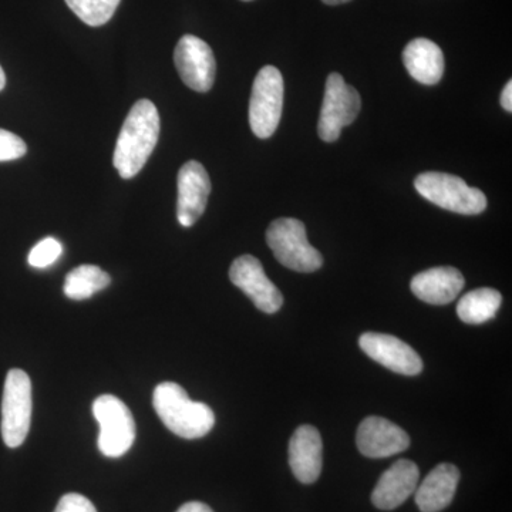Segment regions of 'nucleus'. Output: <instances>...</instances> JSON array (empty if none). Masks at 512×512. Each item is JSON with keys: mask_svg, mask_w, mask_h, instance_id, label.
I'll use <instances>...</instances> for the list:
<instances>
[{"mask_svg": "<svg viewBox=\"0 0 512 512\" xmlns=\"http://www.w3.org/2000/svg\"><path fill=\"white\" fill-rule=\"evenodd\" d=\"M63 255L62 242L56 238H45L30 251L28 262L37 269L49 268Z\"/></svg>", "mask_w": 512, "mask_h": 512, "instance_id": "obj_22", "label": "nucleus"}, {"mask_svg": "<svg viewBox=\"0 0 512 512\" xmlns=\"http://www.w3.org/2000/svg\"><path fill=\"white\" fill-rule=\"evenodd\" d=\"M242 2H251V0H242Z\"/></svg>", "mask_w": 512, "mask_h": 512, "instance_id": "obj_29", "label": "nucleus"}, {"mask_svg": "<svg viewBox=\"0 0 512 512\" xmlns=\"http://www.w3.org/2000/svg\"><path fill=\"white\" fill-rule=\"evenodd\" d=\"M362 101L355 87L345 82L339 73L329 74L325 97L320 110L318 133L326 143L339 140L343 128L359 116Z\"/></svg>", "mask_w": 512, "mask_h": 512, "instance_id": "obj_8", "label": "nucleus"}, {"mask_svg": "<svg viewBox=\"0 0 512 512\" xmlns=\"http://www.w3.org/2000/svg\"><path fill=\"white\" fill-rule=\"evenodd\" d=\"M266 242L279 264L292 271L309 274L322 268V255L309 244L302 221L295 218L275 220L266 231Z\"/></svg>", "mask_w": 512, "mask_h": 512, "instance_id": "obj_4", "label": "nucleus"}, {"mask_svg": "<svg viewBox=\"0 0 512 512\" xmlns=\"http://www.w3.org/2000/svg\"><path fill=\"white\" fill-rule=\"evenodd\" d=\"M229 279L254 302L259 311L276 313L284 305V296L266 276L264 266L255 256L242 255L235 259L229 269Z\"/></svg>", "mask_w": 512, "mask_h": 512, "instance_id": "obj_10", "label": "nucleus"}, {"mask_svg": "<svg viewBox=\"0 0 512 512\" xmlns=\"http://www.w3.org/2000/svg\"><path fill=\"white\" fill-rule=\"evenodd\" d=\"M32 409V382L28 373L9 370L2 399V439L9 448L25 443L32 423Z\"/></svg>", "mask_w": 512, "mask_h": 512, "instance_id": "obj_6", "label": "nucleus"}, {"mask_svg": "<svg viewBox=\"0 0 512 512\" xmlns=\"http://www.w3.org/2000/svg\"><path fill=\"white\" fill-rule=\"evenodd\" d=\"M419 467L410 460H399L384 471L372 494V503L383 511L400 507L416 491Z\"/></svg>", "mask_w": 512, "mask_h": 512, "instance_id": "obj_15", "label": "nucleus"}, {"mask_svg": "<svg viewBox=\"0 0 512 512\" xmlns=\"http://www.w3.org/2000/svg\"><path fill=\"white\" fill-rule=\"evenodd\" d=\"M501 106H503L504 110H507L508 113L512 111V82L507 83V86L504 87L503 94H501Z\"/></svg>", "mask_w": 512, "mask_h": 512, "instance_id": "obj_26", "label": "nucleus"}, {"mask_svg": "<svg viewBox=\"0 0 512 512\" xmlns=\"http://www.w3.org/2000/svg\"><path fill=\"white\" fill-rule=\"evenodd\" d=\"M174 63L185 86L198 93L210 92L215 82L217 62L204 40L194 35L181 37L174 50Z\"/></svg>", "mask_w": 512, "mask_h": 512, "instance_id": "obj_9", "label": "nucleus"}, {"mask_svg": "<svg viewBox=\"0 0 512 512\" xmlns=\"http://www.w3.org/2000/svg\"><path fill=\"white\" fill-rule=\"evenodd\" d=\"M323 444L316 427H298L289 441V466L303 484H313L322 473Z\"/></svg>", "mask_w": 512, "mask_h": 512, "instance_id": "obj_14", "label": "nucleus"}, {"mask_svg": "<svg viewBox=\"0 0 512 512\" xmlns=\"http://www.w3.org/2000/svg\"><path fill=\"white\" fill-rule=\"evenodd\" d=\"M356 443L363 456L386 458L406 451L410 446V437L392 421L372 416L360 423Z\"/></svg>", "mask_w": 512, "mask_h": 512, "instance_id": "obj_13", "label": "nucleus"}, {"mask_svg": "<svg viewBox=\"0 0 512 512\" xmlns=\"http://www.w3.org/2000/svg\"><path fill=\"white\" fill-rule=\"evenodd\" d=\"M110 282V275L99 266L82 265L67 274L63 291L64 295L73 301H84L92 298L94 293L106 289Z\"/></svg>", "mask_w": 512, "mask_h": 512, "instance_id": "obj_20", "label": "nucleus"}, {"mask_svg": "<svg viewBox=\"0 0 512 512\" xmlns=\"http://www.w3.org/2000/svg\"><path fill=\"white\" fill-rule=\"evenodd\" d=\"M6 86V74L3 72L2 66H0V92L5 89Z\"/></svg>", "mask_w": 512, "mask_h": 512, "instance_id": "obj_28", "label": "nucleus"}, {"mask_svg": "<svg viewBox=\"0 0 512 512\" xmlns=\"http://www.w3.org/2000/svg\"><path fill=\"white\" fill-rule=\"evenodd\" d=\"M503 296L493 288H480L466 293L457 306L458 318L468 325H481L497 315Z\"/></svg>", "mask_w": 512, "mask_h": 512, "instance_id": "obj_19", "label": "nucleus"}, {"mask_svg": "<svg viewBox=\"0 0 512 512\" xmlns=\"http://www.w3.org/2000/svg\"><path fill=\"white\" fill-rule=\"evenodd\" d=\"M93 414L99 421L97 440L100 453L110 458L124 456L136 440V421L119 397L103 394L93 403Z\"/></svg>", "mask_w": 512, "mask_h": 512, "instance_id": "obj_5", "label": "nucleus"}, {"mask_svg": "<svg viewBox=\"0 0 512 512\" xmlns=\"http://www.w3.org/2000/svg\"><path fill=\"white\" fill-rule=\"evenodd\" d=\"M26 153H28V146L22 138L0 128V163L19 160Z\"/></svg>", "mask_w": 512, "mask_h": 512, "instance_id": "obj_23", "label": "nucleus"}, {"mask_svg": "<svg viewBox=\"0 0 512 512\" xmlns=\"http://www.w3.org/2000/svg\"><path fill=\"white\" fill-rule=\"evenodd\" d=\"M178 222L185 228L195 224L205 208L211 194V180L204 165L198 161H188L178 173Z\"/></svg>", "mask_w": 512, "mask_h": 512, "instance_id": "obj_12", "label": "nucleus"}, {"mask_svg": "<svg viewBox=\"0 0 512 512\" xmlns=\"http://www.w3.org/2000/svg\"><path fill=\"white\" fill-rule=\"evenodd\" d=\"M177 512H214L208 507L207 504L200 503V501H191V503L184 504Z\"/></svg>", "mask_w": 512, "mask_h": 512, "instance_id": "obj_25", "label": "nucleus"}, {"mask_svg": "<svg viewBox=\"0 0 512 512\" xmlns=\"http://www.w3.org/2000/svg\"><path fill=\"white\" fill-rule=\"evenodd\" d=\"M322 2L325 3V5L338 6L343 5V3H348L350 0H322Z\"/></svg>", "mask_w": 512, "mask_h": 512, "instance_id": "obj_27", "label": "nucleus"}, {"mask_svg": "<svg viewBox=\"0 0 512 512\" xmlns=\"http://www.w3.org/2000/svg\"><path fill=\"white\" fill-rule=\"evenodd\" d=\"M55 512H97L92 501L83 495L70 493L63 495Z\"/></svg>", "mask_w": 512, "mask_h": 512, "instance_id": "obj_24", "label": "nucleus"}, {"mask_svg": "<svg viewBox=\"0 0 512 512\" xmlns=\"http://www.w3.org/2000/svg\"><path fill=\"white\" fill-rule=\"evenodd\" d=\"M153 406L164 426L181 439H201L210 433L215 424L211 407L192 402L177 383L158 384L153 394Z\"/></svg>", "mask_w": 512, "mask_h": 512, "instance_id": "obj_2", "label": "nucleus"}, {"mask_svg": "<svg viewBox=\"0 0 512 512\" xmlns=\"http://www.w3.org/2000/svg\"><path fill=\"white\" fill-rule=\"evenodd\" d=\"M460 471L453 464H440L430 471L423 483L416 488V504L421 512H440L456 495Z\"/></svg>", "mask_w": 512, "mask_h": 512, "instance_id": "obj_17", "label": "nucleus"}, {"mask_svg": "<svg viewBox=\"0 0 512 512\" xmlns=\"http://www.w3.org/2000/svg\"><path fill=\"white\" fill-rule=\"evenodd\" d=\"M464 276L453 266H439L420 272L412 279V292L430 305H447L463 291Z\"/></svg>", "mask_w": 512, "mask_h": 512, "instance_id": "obj_16", "label": "nucleus"}, {"mask_svg": "<svg viewBox=\"0 0 512 512\" xmlns=\"http://www.w3.org/2000/svg\"><path fill=\"white\" fill-rule=\"evenodd\" d=\"M403 63L416 82L434 86L444 74V55L439 45L429 39H414L403 52Z\"/></svg>", "mask_w": 512, "mask_h": 512, "instance_id": "obj_18", "label": "nucleus"}, {"mask_svg": "<svg viewBox=\"0 0 512 512\" xmlns=\"http://www.w3.org/2000/svg\"><path fill=\"white\" fill-rule=\"evenodd\" d=\"M421 197L443 210L461 215H478L487 208V197L478 188L468 187L456 175L427 171L414 180Z\"/></svg>", "mask_w": 512, "mask_h": 512, "instance_id": "obj_3", "label": "nucleus"}, {"mask_svg": "<svg viewBox=\"0 0 512 512\" xmlns=\"http://www.w3.org/2000/svg\"><path fill=\"white\" fill-rule=\"evenodd\" d=\"M160 114L153 101L138 100L124 120L114 150L113 164L124 180L136 177L160 138Z\"/></svg>", "mask_w": 512, "mask_h": 512, "instance_id": "obj_1", "label": "nucleus"}, {"mask_svg": "<svg viewBox=\"0 0 512 512\" xmlns=\"http://www.w3.org/2000/svg\"><path fill=\"white\" fill-rule=\"evenodd\" d=\"M359 346L370 359L394 373L416 376L423 370V360L416 350L396 336L367 332L359 339Z\"/></svg>", "mask_w": 512, "mask_h": 512, "instance_id": "obj_11", "label": "nucleus"}, {"mask_svg": "<svg viewBox=\"0 0 512 512\" xmlns=\"http://www.w3.org/2000/svg\"><path fill=\"white\" fill-rule=\"evenodd\" d=\"M284 107V77L274 66L259 70L249 101V126L259 138L274 136Z\"/></svg>", "mask_w": 512, "mask_h": 512, "instance_id": "obj_7", "label": "nucleus"}, {"mask_svg": "<svg viewBox=\"0 0 512 512\" xmlns=\"http://www.w3.org/2000/svg\"><path fill=\"white\" fill-rule=\"evenodd\" d=\"M120 2L121 0H66L74 15L93 28L106 25L113 18Z\"/></svg>", "mask_w": 512, "mask_h": 512, "instance_id": "obj_21", "label": "nucleus"}]
</instances>
